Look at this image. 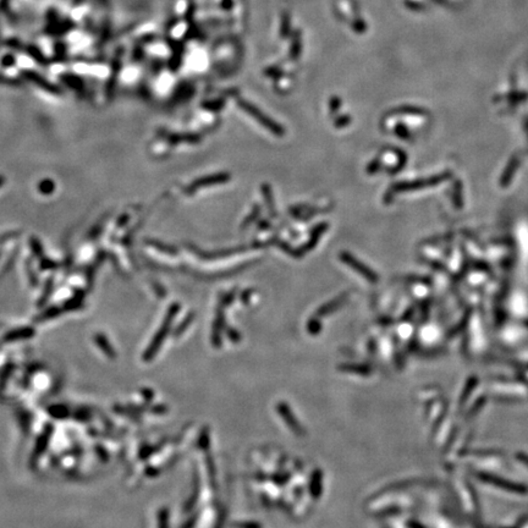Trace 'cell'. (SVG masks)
Instances as JSON below:
<instances>
[{
	"label": "cell",
	"instance_id": "cell-1",
	"mask_svg": "<svg viewBox=\"0 0 528 528\" xmlns=\"http://www.w3.org/2000/svg\"><path fill=\"white\" fill-rule=\"evenodd\" d=\"M177 311H179V305H172V306L170 307L169 312H168V316L165 317L164 323H163L162 328L159 329V331L157 333L155 338L153 339V341H152V344H151V346H149L148 350H147L146 355H144V358H146V359L152 358V357L155 355V352L158 351V349L160 347L162 342L164 341V338L167 336L168 331H169V329H170V325H171L172 318H174L175 314L177 313Z\"/></svg>",
	"mask_w": 528,
	"mask_h": 528
},
{
	"label": "cell",
	"instance_id": "cell-2",
	"mask_svg": "<svg viewBox=\"0 0 528 528\" xmlns=\"http://www.w3.org/2000/svg\"><path fill=\"white\" fill-rule=\"evenodd\" d=\"M241 105H242L243 109H246V111H248V113H250V114L252 115V117L255 118V119L257 120L260 125H263V126L266 127L267 130H269L272 134L278 135V136H283V135L285 134V130H284L280 125H278L276 122L272 121L271 119H268L266 115H263L258 109L255 108V106L250 105V104L247 103H241Z\"/></svg>",
	"mask_w": 528,
	"mask_h": 528
},
{
	"label": "cell",
	"instance_id": "cell-3",
	"mask_svg": "<svg viewBox=\"0 0 528 528\" xmlns=\"http://www.w3.org/2000/svg\"><path fill=\"white\" fill-rule=\"evenodd\" d=\"M340 258H341V260H344V262L346 263L347 266L351 267L352 269H355L357 273L361 274L362 276H364V278H366L368 281L375 283V281L378 280V275H376L375 272L372 271V269L368 268L367 266H364L363 263L357 260L356 258H355L352 255H350V253L341 252L340 253Z\"/></svg>",
	"mask_w": 528,
	"mask_h": 528
},
{
	"label": "cell",
	"instance_id": "cell-4",
	"mask_svg": "<svg viewBox=\"0 0 528 528\" xmlns=\"http://www.w3.org/2000/svg\"><path fill=\"white\" fill-rule=\"evenodd\" d=\"M229 180H230V175L229 174H217L202 177V179H198L195 182H192V185L187 188V192L192 193L195 191L200 190V188H203V187H209L212 185L217 184H224V182L229 181Z\"/></svg>",
	"mask_w": 528,
	"mask_h": 528
},
{
	"label": "cell",
	"instance_id": "cell-5",
	"mask_svg": "<svg viewBox=\"0 0 528 528\" xmlns=\"http://www.w3.org/2000/svg\"><path fill=\"white\" fill-rule=\"evenodd\" d=\"M33 329L31 328H22L17 329V330L13 331L9 335H6V340H17V339H23V338H31L33 335Z\"/></svg>",
	"mask_w": 528,
	"mask_h": 528
},
{
	"label": "cell",
	"instance_id": "cell-6",
	"mask_svg": "<svg viewBox=\"0 0 528 528\" xmlns=\"http://www.w3.org/2000/svg\"><path fill=\"white\" fill-rule=\"evenodd\" d=\"M38 190L39 192L43 193V195H51V193H53L54 190H55V184H54L51 180H48V179L43 180V181L38 185Z\"/></svg>",
	"mask_w": 528,
	"mask_h": 528
},
{
	"label": "cell",
	"instance_id": "cell-7",
	"mask_svg": "<svg viewBox=\"0 0 528 528\" xmlns=\"http://www.w3.org/2000/svg\"><path fill=\"white\" fill-rule=\"evenodd\" d=\"M148 243H149V246H152V247L157 248V250L162 251V252H164V253H170V255H175V253L177 252L175 248L169 247V246H167V245H163V243H160L159 241L148 240Z\"/></svg>",
	"mask_w": 528,
	"mask_h": 528
},
{
	"label": "cell",
	"instance_id": "cell-8",
	"mask_svg": "<svg viewBox=\"0 0 528 528\" xmlns=\"http://www.w3.org/2000/svg\"><path fill=\"white\" fill-rule=\"evenodd\" d=\"M31 247H32V251L34 252L35 255L42 257V255H43V250H42L41 242H39L37 238H31Z\"/></svg>",
	"mask_w": 528,
	"mask_h": 528
},
{
	"label": "cell",
	"instance_id": "cell-9",
	"mask_svg": "<svg viewBox=\"0 0 528 528\" xmlns=\"http://www.w3.org/2000/svg\"><path fill=\"white\" fill-rule=\"evenodd\" d=\"M97 342H98V345L102 347V349H103V351L105 352V354L111 355L113 350H111V347L109 346V344L105 341V339H104L103 336H97Z\"/></svg>",
	"mask_w": 528,
	"mask_h": 528
},
{
	"label": "cell",
	"instance_id": "cell-10",
	"mask_svg": "<svg viewBox=\"0 0 528 528\" xmlns=\"http://www.w3.org/2000/svg\"><path fill=\"white\" fill-rule=\"evenodd\" d=\"M51 289H53V279H51V280H48V283H47V288L46 290H44V295L43 297L41 298V304L39 305H43V302H46L47 300H48V297L51 296Z\"/></svg>",
	"mask_w": 528,
	"mask_h": 528
},
{
	"label": "cell",
	"instance_id": "cell-11",
	"mask_svg": "<svg viewBox=\"0 0 528 528\" xmlns=\"http://www.w3.org/2000/svg\"><path fill=\"white\" fill-rule=\"evenodd\" d=\"M59 314V309L56 308V307H53V308L48 309V311L44 312V314L42 317H39V321H46V319L48 318H53V317L58 316Z\"/></svg>",
	"mask_w": 528,
	"mask_h": 528
},
{
	"label": "cell",
	"instance_id": "cell-12",
	"mask_svg": "<svg viewBox=\"0 0 528 528\" xmlns=\"http://www.w3.org/2000/svg\"><path fill=\"white\" fill-rule=\"evenodd\" d=\"M56 264L54 262H51V260H48V259H44L43 262H42V268L46 269V268H55Z\"/></svg>",
	"mask_w": 528,
	"mask_h": 528
},
{
	"label": "cell",
	"instance_id": "cell-13",
	"mask_svg": "<svg viewBox=\"0 0 528 528\" xmlns=\"http://www.w3.org/2000/svg\"><path fill=\"white\" fill-rule=\"evenodd\" d=\"M4 181H5V180H4V177H3V176H0V187L3 186Z\"/></svg>",
	"mask_w": 528,
	"mask_h": 528
}]
</instances>
